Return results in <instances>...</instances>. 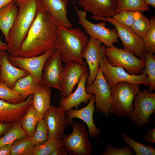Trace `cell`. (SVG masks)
<instances>
[{"instance_id": "cell-1", "label": "cell", "mask_w": 155, "mask_h": 155, "mask_svg": "<svg viewBox=\"0 0 155 155\" xmlns=\"http://www.w3.org/2000/svg\"><path fill=\"white\" fill-rule=\"evenodd\" d=\"M57 34L58 26L41 6L20 47L18 56H36L55 48Z\"/></svg>"}, {"instance_id": "cell-2", "label": "cell", "mask_w": 155, "mask_h": 155, "mask_svg": "<svg viewBox=\"0 0 155 155\" xmlns=\"http://www.w3.org/2000/svg\"><path fill=\"white\" fill-rule=\"evenodd\" d=\"M18 8L16 19L8 35L7 52L18 56L19 50L42 6L39 0H14Z\"/></svg>"}, {"instance_id": "cell-3", "label": "cell", "mask_w": 155, "mask_h": 155, "mask_svg": "<svg viewBox=\"0 0 155 155\" xmlns=\"http://www.w3.org/2000/svg\"><path fill=\"white\" fill-rule=\"evenodd\" d=\"M89 38L79 28L69 29L63 26H58L55 48L59 50L62 62L66 64L75 61L87 66L82 55L87 46Z\"/></svg>"}, {"instance_id": "cell-4", "label": "cell", "mask_w": 155, "mask_h": 155, "mask_svg": "<svg viewBox=\"0 0 155 155\" xmlns=\"http://www.w3.org/2000/svg\"><path fill=\"white\" fill-rule=\"evenodd\" d=\"M140 84L118 82L111 88L112 102L110 113L126 118L133 109V100L140 91Z\"/></svg>"}, {"instance_id": "cell-5", "label": "cell", "mask_w": 155, "mask_h": 155, "mask_svg": "<svg viewBox=\"0 0 155 155\" xmlns=\"http://www.w3.org/2000/svg\"><path fill=\"white\" fill-rule=\"evenodd\" d=\"M72 125L71 134H65L60 140L67 154L91 155L93 147L85 125L82 123H74Z\"/></svg>"}, {"instance_id": "cell-6", "label": "cell", "mask_w": 155, "mask_h": 155, "mask_svg": "<svg viewBox=\"0 0 155 155\" xmlns=\"http://www.w3.org/2000/svg\"><path fill=\"white\" fill-rule=\"evenodd\" d=\"M103 53L111 65L125 68L130 74L137 75L142 73L145 68V59L139 58L133 53L124 49L114 46L106 47L104 46Z\"/></svg>"}, {"instance_id": "cell-7", "label": "cell", "mask_w": 155, "mask_h": 155, "mask_svg": "<svg viewBox=\"0 0 155 155\" xmlns=\"http://www.w3.org/2000/svg\"><path fill=\"white\" fill-rule=\"evenodd\" d=\"M133 104V109L128 116L130 120L139 127L150 123V116L155 113V93L147 89L140 91Z\"/></svg>"}, {"instance_id": "cell-8", "label": "cell", "mask_w": 155, "mask_h": 155, "mask_svg": "<svg viewBox=\"0 0 155 155\" xmlns=\"http://www.w3.org/2000/svg\"><path fill=\"white\" fill-rule=\"evenodd\" d=\"M75 1L73 3L77 14L78 23L85 29L86 33L91 37L97 39L103 43L106 47H112L114 43L118 42V33L115 28L109 29L106 27L105 21L94 24L86 18V12L79 9L76 6Z\"/></svg>"}, {"instance_id": "cell-9", "label": "cell", "mask_w": 155, "mask_h": 155, "mask_svg": "<svg viewBox=\"0 0 155 155\" xmlns=\"http://www.w3.org/2000/svg\"><path fill=\"white\" fill-rule=\"evenodd\" d=\"M86 90L88 94L94 95L96 111L108 117L112 100L111 89L99 67L92 84L86 86Z\"/></svg>"}, {"instance_id": "cell-10", "label": "cell", "mask_w": 155, "mask_h": 155, "mask_svg": "<svg viewBox=\"0 0 155 155\" xmlns=\"http://www.w3.org/2000/svg\"><path fill=\"white\" fill-rule=\"evenodd\" d=\"M96 20L107 21L113 25L117 30L124 49L132 53L140 59H144L145 51L143 40L136 35L130 28L111 17L98 18Z\"/></svg>"}, {"instance_id": "cell-11", "label": "cell", "mask_w": 155, "mask_h": 155, "mask_svg": "<svg viewBox=\"0 0 155 155\" xmlns=\"http://www.w3.org/2000/svg\"><path fill=\"white\" fill-rule=\"evenodd\" d=\"M99 67L110 88L117 83L122 82L148 86L147 75L142 74L131 75L122 67L112 66L104 54L99 62Z\"/></svg>"}, {"instance_id": "cell-12", "label": "cell", "mask_w": 155, "mask_h": 155, "mask_svg": "<svg viewBox=\"0 0 155 155\" xmlns=\"http://www.w3.org/2000/svg\"><path fill=\"white\" fill-rule=\"evenodd\" d=\"M62 62L60 52L56 49L44 65L41 80L42 85L61 91L64 67Z\"/></svg>"}, {"instance_id": "cell-13", "label": "cell", "mask_w": 155, "mask_h": 155, "mask_svg": "<svg viewBox=\"0 0 155 155\" xmlns=\"http://www.w3.org/2000/svg\"><path fill=\"white\" fill-rule=\"evenodd\" d=\"M66 111L60 106L51 105L44 115L43 119L46 125L49 139L60 140L65 135L69 122Z\"/></svg>"}, {"instance_id": "cell-14", "label": "cell", "mask_w": 155, "mask_h": 155, "mask_svg": "<svg viewBox=\"0 0 155 155\" xmlns=\"http://www.w3.org/2000/svg\"><path fill=\"white\" fill-rule=\"evenodd\" d=\"M55 50L56 48H53L40 55L29 57L9 55L8 59L13 65L27 71L41 82L45 63L48 58L54 53Z\"/></svg>"}, {"instance_id": "cell-15", "label": "cell", "mask_w": 155, "mask_h": 155, "mask_svg": "<svg viewBox=\"0 0 155 155\" xmlns=\"http://www.w3.org/2000/svg\"><path fill=\"white\" fill-rule=\"evenodd\" d=\"M104 45L97 39L90 37L87 46L82 55L85 59L89 73L86 82L87 86L91 85L94 80L99 67V63L104 54Z\"/></svg>"}, {"instance_id": "cell-16", "label": "cell", "mask_w": 155, "mask_h": 155, "mask_svg": "<svg viewBox=\"0 0 155 155\" xmlns=\"http://www.w3.org/2000/svg\"><path fill=\"white\" fill-rule=\"evenodd\" d=\"M64 67L61 89L60 91L61 99L68 97L72 93L75 86L87 71V66L76 62L71 61Z\"/></svg>"}, {"instance_id": "cell-17", "label": "cell", "mask_w": 155, "mask_h": 155, "mask_svg": "<svg viewBox=\"0 0 155 155\" xmlns=\"http://www.w3.org/2000/svg\"><path fill=\"white\" fill-rule=\"evenodd\" d=\"M33 94L23 102L13 104L0 99V123H13L21 121L29 106L32 104Z\"/></svg>"}, {"instance_id": "cell-18", "label": "cell", "mask_w": 155, "mask_h": 155, "mask_svg": "<svg viewBox=\"0 0 155 155\" xmlns=\"http://www.w3.org/2000/svg\"><path fill=\"white\" fill-rule=\"evenodd\" d=\"M95 102V96L93 95L85 107L79 110L72 108L65 112L69 125L73 124V119L74 118L82 120L87 125L89 135L93 138L98 137L101 132L100 130L95 125L93 119V115L95 109L94 105Z\"/></svg>"}, {"instance_id": "cell-19", "label": "cell", "mask_w": 155, "mask_h": 155, "mask_svg": "<svg viewBox=\"0 0 155 155\" xmlns=\"http://www.w3.org/2000/svg\"><path fill=\"white\" fill-rule=\"evenodd\" d=\"M84 11L92 13L94 20L113 16L117 12L115 0H78Z\"/></svg>"}, {"instance_id": "cell-20", "label": "cell", "mask_w": 155, "mask_h": 155, "mask_svg": "<svg viewBox=\"0 0 155 155\" xmlns=\"http://www.w3.org/2000/svg\"><path fill=\"white\" fill-rule=\"evenodd\" d=\"M42 7L58 26L68 28L72 24L67 16L69 0H39Z\"/></svg>"}, {"instance_id": "cell-21", "label": "cell", "mask_w": 155, "mask_h": 155, "mask_svg": "<svg viewBox=\"0 0 155 155\" xmlns=\"http://www.w3.org/2000/svg\"><path fill=\"white\" fill-rule=\"evenodd\" d=\"M9 55L6 51H0V82L4 83L9 88L12 89L18 79L29 73L11 64L8 59Z\"/></svg>"}, {"instance_id": "cell-22", "label": "cell", "mask_w": 155, "mask_h": 155, "mask_svg": "<svg viewBox=\"0 0 155 155\" xmlns=\"http://www.w3.org/2000/svg\"><path fill=\"white\" fill-rule=\"evenodd\" d=\"M89 72L86 71L81 77L75 91L67 98L61 99L59 102V106L66 111L74 107L77 108L81 103L88 104L93 94H88L86 90V83Z\"/></svg>"}, {"instance_id": "cell-23", "label": "cell", "mask_w": 155, "mask_h": 155, "mask_svg": "<svg viewBox=\"0 0 155 155\" xmlns=\"http://www.w3.org/2000/svg\"><path fill=\"white\" fill-rule=\"evenodd\" d=\"M18 11V8L13 1L0 9V30L7 43L9 32L13 26Z\"/></svg>"}, {"instance_id": "cell-24", "label": "cell", "mask_w": 155, "mask_h": 155, "mask_svg": "<svg viewBox=\"0 0 155 155\" xmlns=\"http://www.w3.org/2000/svg\"><path fill=\"white\" fill-rule=\"evenodd\" d=\"M41 82L33 75L29 73L18 79L12 89L19 93L24 100L33 94L42 86Z\"/></svg>"}, {"instance_id": "cell-25", "label": "cell", "mask_w": 155, "mask_h": 155, "mask_svg": "<svg viewBox=\"0 0 155 155\" xmlns=\"http://www.w3.org/2000/svg\"><path fill=\"white\" fill-rule=\"evenodd\" d=\"M44 117V115L37 111L32 104L29 106L21 121L22 127L28 137L33 136L38 121Z\"/></svg>"}, {"instance_id": "cell-26", "label": "cell", "mask_w": 155, "mask_h": 155, "mask_svg": "<svg viewBox=\"0 0 155 155\" xmlns=\"http://www.w3.org/2000/svg\"><path fill=\"white\" fill-rule=\"evenodd\" d=\"M51 90L42 86L34 94L32 104L40 113L44 115L50 107Z\"/></svg>"}, {"instance_id": "cell-27", "label": "cell", "mask_w": 155, "mask_h": 155, "mask_svg": "<svg viewBox=\"0 0 155 155\" xmlns=\"http://www.w3.org/2000/svg\"><path fill=\"white\" fill-rule=\"evenodd\" d=\"M142 13L134 12V20L130 28L136 35L143 39L150 28L151 22Z\"/></svg>"}, {"instance_id": "cell-28", "label": "cell", "mask_w": 155, "mask_h": 155, "mask_svg": "<svg viewBox=\"0 0 155 155\" xmlns=\"http://www.w3.org/2000/svg\"><path fill=\"white\" fill-rule=\"evenodd\" d=\"M117 12L127 11L143 12L149 10L144 0H115Z\"/></svg>"}, {"instance_id": "cell-29", "label": "cell", "mask_w": 155, "mask_h": 155, "mask_svg": "<svg viewBox=\"0 0 155 155\" xmlns=\"http://www.w3.org/2000/svg\"><path fill=\"white\" fill-rule=\"evenodd\" d=\"M34 146L31 137L26 136L12 144L11 155H33Z\"/></svg>"}, {"instance_id": "cell-30", "label": "cell", "mask_w": 155, "mask_h": 155, "mask_svg": "<svg viewBox=\"0 0 155 155\" xmlns=\"http://www.w3.org/2000/svg\"><path fill=\"white\" fill-rule=\"evenodd\" d=\"M26 136L21 121L13 123L10 129L0 138V147L4 145L12 144L15 141Z\"/></svg>"}, {"instance_id": "cell-31", "label": "cell", "mask_w": 155, "mask_h": 155, "mask_svg": "<svg viewBox=\"0 0 155 155\" xmlns=\"http://www.w3.org/2000/svg\"><path fill=\"white\" fill-rule=\"evenodd\" d=\"M144 58L146 65L141 74L147 75L148 90L152 92L155 89V57L152 53L145 52Z\"/></svg>"}, {"instance_id": "cell-32", "label": "cell", "mask_w": 155, "mask_h": 155, "mask_svg": "<svg viewBox=\"0 0 155 155\" xmlns=\"http://www.w3.org/2000/svg\"><path fill=\"white\" fill-rule=\"evenodd\" d=\"M123 141L130 146L136 155H155V148L150 145L147 146L137 142L130 137L127 134L123 133L121 135Z\"/></svg>"}, {"instance_id": "cell-33", "label": "cell", "mask_w": 155, "mask_h": 155, "mask_svg": "<svg viewBox=\"0 0 155 155\" xmlns=\"http://www.w3.org/2000/svg\"><path fill=\"white\" fill-rule=\"evenodd\" d=\"M0 99L13 104L20 103L25 100L19 93L1 82H0Z\"/></svg>"}, {"instance_id": "cell-34", "label": "cell", "mask_w": 155, "mask_h": 155, "mask_svg": "<svg viewBox=\"0 0 155 155\" xmlns=\"http://www.w3.org/2000/svg\"><path fill=\"white\" fill-rule=\"evenodd\" d=\"M61 146L60 140L49 139L42 144L35 146L33 155H50L54 150Z\"/></svg>"}, {"instance_id": "cell-35", "label": "cell", "mask_w": 155, "mask_h": 155, "mask_svg": "<svg viewBox=\"0 0 155 155\" xmlns=\"http://www.w3.org/2000/svg\"><path fill=\"white\" fill-rule=\"evenodd\" d=\"M31 138L34 146L42 144L49 140L47 127L43 118L38 121L35 132Z\"/></svg>"}, {"instance_id": "cell-36", "label": "cell", "mask_w": 155, "mask_h": 155, "mask_svg": "<svg viewBox=\"0 0 155 155\" xmlns=\"http://www.w3.org/2000/svg\"><path fill=\"white\" fill-rule=\"evenodd\" d=\"M151 25L150 28L145 36L143 38L145 52L155 53V17L150 18Z\"/></svg>"}, {"instance_id": "cell-37", "label": "cell", "mask_w": 155, "mask_h": 155, "mask_svg": "<svg viewBox=\"0 0 155 155\" xmlns=\"http://www.w3.org/2000/svg\"><path fill=\"white\" fill-rule=\"evenodd\" d=\"M134 11H121L115 14L112 18L125 25L131 27L133 23Z\"/></svg>"}, {"instance_id": "cell-38", "label": "cell", "mask_w": 155, "mask_h": 155, "mask_svg": "<svg viewBox=\"0 0 155 155\" xmlns=\"http://www.w3.org/2000/svg\"><path fill=\"white\" fill-rule=\"evenodd\" d=\"M133 150L129 146L119 148H115L110 144L107 145L104 152L101 155H133Z\"/></svg>"}, {"instance_id": "cell-39", "label": "cell", "mask_w": 155, "mask_h": 155, "mask_svg": "<svg viewBox=\"0 0 155 155\" xmlns=\"http://www.w3.org/2000/svg\"><path fill=\"white\" fill-rule=\"evenodd\" d=\"M147 134L145 136L144 141L147 143H155V126L152 129L148 128L146 130Z\"/></svg>"}, {"instance_id": "cell-40", "label": "cell", "mask_w": 155, "mask_h": 155, "mask_svg": "<svg viewBox=\"0 0 155 155\" xmlns=\"http://www.w3.org/2000/svg\"><path fill=\"white\" fill-rule=\"evenodd\" d=\"M13 123H0V138L10 129Z\"/></svg>"}, {"instance_id": "cell-41", "label": "cell", "mask_w": 155, "mask_h": 155, "mask_svg": "<svg viewBox=\"0 0 155 155\" xmlns=\"http://www.w3.org/2000/svg\"><path fill=\"white\" fill-rule=\"evenodd\" d=\"M12 144H7L0 147V155H11Z\"/></svg>"}, {"instance_id": "cell-42", "label": "cell", "mask_w": 155, "mask_h": 155, "mask_svg": "<svg viewBox=\"0 0 155 155\" xmlns=\"http://www.w3.org/2000/svg\"><path fill=\"white\" fill-rule=\"evenodd\" d=\"M67 155L62 146H61L54 150L50 155Z\"/></svg>"}, {"instance_id": "cell-43", "label": "cell", "mask_w": 155, "mask_h": 155, "mask_svg": "<svg viewBox=\"0 0 155 155\" xmlns=\"http://www.w3.org/2000/svg\"><path fill=\"white\" fill-rule=\"evenodd\" d=\"M7 44L6 42H3L0 40V51H7Z\"/></svg>"}, {"instance_id": "cell-44", "label": "cell", "mask_w": 155, "mask_h": 155, "mask_svg": "<svg viewBox=\"0 0 155 155\" xmlns=\"http://www.w3.org/2000/svg\"><path fill=\"white\" fill-rule=\"evenodd\" d=\"M14 0H0V9Z\"/></svg>"}, {"instance_id": "cell-45", "label": "cell", "mask_w": 155, "mask_h": 155, "mask_svg": "<svg viewBox=\"0 0 155 155\" xmlns=\"http://www.w3.org/2000/svg\"><path fill=\"white\" fill-rule=\"evenodd\" d=\"M145 3L148 5H152L155 8V0H144Z\"/></svg>"}, {"instance_id": "cell-46", "label": "cell", "mask_w": 155, "mask_h": 155, "mask_svg": "<svg viewBox=\"0 0 155 155\" xmlns=\"http://www.w3.org/2000/svg\"><path fill=\"white\" fill-rule=\"evenodd\" d=\"M1 65H0V73H1Z\"/></svg>"}]
</instances>
